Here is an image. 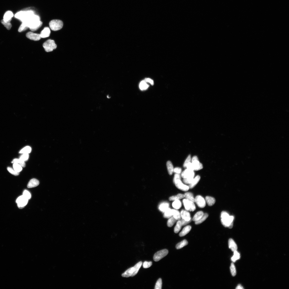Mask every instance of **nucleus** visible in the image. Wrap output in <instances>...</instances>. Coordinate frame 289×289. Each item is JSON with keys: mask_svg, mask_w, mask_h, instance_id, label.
I'll use <instances>...</instances> for the list:
<instances>
[{"mask_svg": "<svg viewBox=\"0 0 289 289\" xmlns=\"http://www.w3.org/2000/svg\"><path fill=\"white\" fill-rule=\"evenodd\" d=\"M194 177H191L187 178H184L183 180V181L185 184H190L193 180Z\"/></svg>", "mask_w": 289, "mask_h": 289, "instance_id": "de8ad7c7", "label": "nucleus"}, {"mask_svg": "<svg viewBox=\"0 0 289 289\" xmlns=\"http://www.w3.org/2000/svg\"><path fill=\"white\" fill-rule=\"evenodd\" d=\"M191 227L190 226L188 225L183 228V230L179 234L180 237H183L186 235L190 231Z\"/></svg>", "mask_w": 289, "mask_h": 289, "instance_id": "aec40b11", "label": "nucleus"}, {"mask_svg": "<svg viewBox=\"0 0 289 289\" xmlns=\"http://www.w3.org/2000/svg\"><path fill=\"white\" fill-rule=\"evenodd\" d=\"M181 171V169L180 168L177 167L175 168L174 169V172L177 174H180Z\"/></svg>", "mask_w": 289, "mask_h": 289, "instance_id": "603ef678", "label": "nucleus"}, {"mask_svg": "<svg viewBox=\"0 0 289 289\" xmlns=\"http://www.w3.org/2000/svg\"><path fill=\"white\" fill-rule=\"evenodd\" d=\"M182 226L181 222L180 220H179L177 222L176 225L174 228V232L175 233H178L181 230Z\"/></svg>", "mask_w": 289, "mask_h": 289, "instance_id": "4c0bfd02", "label": "nucleus"}, {"mask_svg": "<svg viewBox=\"0 0 289 289\" xmlns=\"http://www.w3.org/2000/svg\"><path fill=\"white\" fill-rule=\"evenodd\" d=\"M174 183L176 187L180 190L183 191H186L189 190V188L188 186L182 183L181 180H178L175 181Z\"/></svg>", "mask_w": 289, "mask_h": 289, "instance_id": "9b49d317", "label": "nucleus"}, {"mask_svg": "<svg viewBox=\"0 0 289 289\" xmlns=\"http://www.w3.org/2000/svg\"><path fill=\"white\" fill-rule=\"evenodd\" d=\"M200 177L199 175H198L194 178L191 183L189 184L188 186L189 188L191 189L195 187L200 181Z\"/></svg>", "mask_w": 289, "mask_h": 289, "instance_id": "412c9836", "label": "nucleus"}, {"mask_svg": "<svg viewBox=\"0 0 289 289\" xmlns=\"http://www.w3.org/2000/svg\"><path fill=\"white\" fill-rule=\"evenodd\" d=\"M167 166L169 174L172 175L174 172V167L170 161H168L167 163Z\"/></svg>", "mask_w": 289, "mask_h": 289, "instance_id": "b1692460", "label": "nucleus"}, {"mask_svg": "<svg viewBox=\"0 0 289 289\" xmlns=\"http://www.w3.org/2000/svg\"><path fill=\"white\" fill-rule=\"evenodd\" d=\"M204 214V213L203 212H198L194 216L192 219L195 222L198 221L202 217Z\"/></svg>", "mask_w": 289, "mask_h": 289, "instance_id": "a878e982", "label": "nucleus"}, {"mask_svg": "<svg viewBox=\"0 0 289 289\" xmlns=\"http://www.w3.org/2000/svg\"><path fill=\"white\" fill-rule=\"evenodd\" d=\"M51 31L49 27H45L43 30L41 32L40 34L41 38H46L49 37L50 35Z\"/></svg>", "mask_w": 289, "mask_h": 289, "instance_id": "2eb2a0df", "label": "nucleus"}, {"mask_svg": "<svg viewBox=\"0 0 289 289\" xmlns=\"http://www.w3.org/2000/svg\"><path fill=\"white\" fill-rule=\"evenodd\" d=\"M185 209L186 210L193 212L195 210L196 207L194 202L184 199L183 201Z\"/></svg>", "mask_w": 289, "mask_h": 289, "instance_id": "0eeeda50", "label": "nucleus"}, {"mask_svg": "<svg viewBox=\"0 0 289 289\" xmlns=\"http://www.w3.org/2000/svg\"><path fill=\"white\" fill-rule=\"evenodd\" d=\"M188 244V242L187 240H184L177 244L176 246V249H181L187 245Z\"/></svg>", "mask_w": 289, "mask_h": 289, "instance_id": "c85d7f7f", "label": "nucleus"}, {"mask_svg": "<svg viewBox=\"0 0 289 289\" xmlns=\"http://www.w3.org/2000/svg\"><path fill=\"white\" fill-rule=\"evenodd\" d=\"M143 263L142 261L137 263L133 267V273L132 276L134 277L136 275L139 271L141 266H142Z\"/></svg>", "mask_w": 289, "mask_h": 289, "instance_id": "6ab92c4d", "label": "nucleus"}, {"mask_svg": "<svg viewBox=\"0 0 289 289\" xmlns=\"http://www.w3.org/2000/svg\"><path fill=\"white\" fill-rule=\"evenodd\" d=\"M29 200L22 195L17 199L16 203L19 208H24L28 203Z\"/></svg>", "mask_w": 289, "mask_h": 289, "instance_id": "6e6552de", "label": "nucleus"}, {"mask_svg": "<svg viewBox=\"0 0 289 289\" xmlns=\"http://www.w3.org/2000/svg\"><path fill=\"white\" fill-rule=\"evenodd\" d=\"M23 23L32 32H34L42 26V23L40 20L39 17L34 14L31 17L26 21Z\"/></svg>", "mask_w": 289, "mask_h": 289, "instance_id": "f257e3e1", "label": "nucleus"}, {"mask_svg": "<svg viewBox=\"0 0 289 289\" xmlns=\"http://www.w3.org/2000/svg\"><path fill=\"white\" fill-rule=\"evenodd\" d=\"M191 161L193 166L194 171H199L202 169L203 168L202 164L199 162L197 156H194L192 157Z\"/></svg>", "mask_w": 289, "mask_h": 289, "instance_id": "1a4fd4ad", "label": "nucleus"}, {"mask_svg": "<svg viewBox=\"0 0 289 289\" xmlns=\"http://www.w3.org/2000/svg\"><path fill=\"white\" fill-rule=\"evenodd\" d=\"M26 36L29 39L34 41L39 40L41 38L40 34L34 33L32 32H29L26 34Z\"/></svg>", "mask_w": 289, "mask_h": 289, "instance_id": "f8f14e48", "label": "nucleus"}, {"mask_svg": "<svg viewBox=\"0 0 289 289\" xmlns=\"http://www.w3.org/2000/svg\"><path fill=\"white\" fill-rule=\"evenodd\" d=\"M133 273V267H131L122 274V276L123 277L126 278L132 277Z\"/></svg>", "mask_w": 289, "mask_h": 289, "instance_id": "4be33fe9", "label": "nucleus"}, {"mask_svg": "<svg viewBox=\"0 0 289 289\" xmlns=\"http://www.w3.org/2000/svg\"><path fill=\"white\" fill-rule=\"evenodd\" d=\"M240 258V254L237 251L234 252V255L231 258V260L233 262H235L237 260L239 259Z\"/></svg>", "mask_w": 289, "mask_h": 289, "instance_id": "f704fd0d", "label": "nucleus"}, {"mask_svg": "<svg viewBox=\"0 0 289 289\" xmlns=\"http://www.w3.org/2000/svg\"><path fill=\"white\" fill-rule=\"evenodd\" d=\"M152 265V262L151 261L148 262L145 261L143 264V267L144 268H148L150 267Z\"/></svg>", "mask_w": 289, "mask_h": 289, "instance_id": "8fccbe9b", "label": "nucleus"}, {"mask_svg": "<svg viewBox=\"0 0 289 289\" xmlns=\"http://www.w3.org/2000/svg\"><path fill=\"white\" fill-rule=\"evenodd\" d=\"M221 222L222 224L226 227L230 229L232 228L234 217L230 216L227 213L223 211L221 214Z\"/></svg>", "mask_w": 289, "mask_h": 289, "instance_id": "f03ea898", "label": "nucleus"}, {"mask_svg": "<svg viewBox=\"0 0 289 289\" xmlns=\"http://www.w3.org/2000/svg\"><path fill=\"white\" fill-rule=\"evenodd\" d=\"M181 215L182 219L185 221H190L191 220L190 213L186 211L183 210L181 212Z\"/></svg>", "mask_w": 289, "mask_h": 289, "instance_id": "4468645a", "label": "nucleus"}, {"mask_svg": "<svg viewBox=\"0 0 289 289\" xmlns=\"http://www.w3.org/2000/svg\"><path fill=\"white\" fill-rule=\"evenodd\" d=\"M184 195L185 199L192 202H195V199L194 198L193 194L191 193L190 192L185 193Z\"/></svg>", "mask_w": 289, "mask_h": 289, "instance_id": "393cba45", "label": "nucleus"}, {"mask_svg": "<svg viewBox=\"0 0 289 289\" xmlns=\"http://www.w3.org/2000/svg\"><path fill=\"white\" fill-rule=\"evenodd\" d=\"M194 173L193 171H192L187 169L182 173L181 177L183 178H187L191 177H194Z\"/></svg>", "mask_w": 289, "mask_h": 289, "instance_id": "ddd939ff", "label": "nucleus"}, {"mask_svg": "<svg viewBox=\"0 0 289 289\" xmlns=\"http://www.w3.org/2000/svg\"><path fill=\"white\" fill-rule=\"evenodd\" d=\"M162 281L161 278H160L157 281L155 287V289H161L162 286Z\"/></svg>", "mask_w": 289, "mask_h": 289, "instance_id": "79ce46f5", "label": "nucleus"}, {"mask_svg": "<svg viewBox=\"0 0 289 289\" xmlns=\"http://www.w3.org/2000/svg\"><path fill=\"white\" fill-rule=\"evenodd\" d=\"M236 289H244V288H243V287H242V286L241 285H239L238 286H237V287L236 288Z\"/></svg>", "mask_w": 289, "mask_h": 289, "instance_id": "6e6d98bb", "label": "nucleus"}, {"mask_svg": "<svg viewBox=\"0 0 289 289\" xmlns=\"http://www.w3.org/2000/svg\"><path fill=\"white\" fill-rule=\"evenodd\" d=\"M206 200L208 205L210 206H212L215 204L216 202L214 198L208 196L206 197Z\"/></svg>", "mask_w": 289, "mask_h": 289, "instance_id": "5701e85b", "label": "nucleus"}, {"mask_svg": "<svg viewBox=\"0 0 289 289\" xmlns=\"http://www.w3.org/2000/svg\"><path fill=\"white\" fill-rule=\"evenodd\" d=\"M173 216L172 209L168 208L165 212L164 217L165 218H169Z\"/></svg>", "mask_w": 289, "mask_h": 289, "instance_id": "e433bc0d", "label": "nucleus"}, {"mask_svg": "<svg viewBox=\"0 0 289 289\" xmlns=\"http://www.w3.org/2000/svg\"><path fill=\"white\" fill-rule=\"evenodd\" d=\"M39 184V182L38 180L36 179H33L30 181L27 187L29 188L35 187L37 186Z\"/></svg>", "mask_w": 289, "mask_h": 289, "instance_id": "dca6fc26", "label": "nucleus"}, {"mask_svg": "<svg viewBox=\"0 0 289 289\" xmlns=\"http://www.w3.org/2000/svg\"><path fill=\"white\" fill-rule=\"evenodd\" d=\"M34 14V12L32 11H20L16 14L15 17L23 22L26 21L30 17Z\"/></svg>", "mask_w": 289, "mask_h": 289, "instance_id": "7ed1b4c3", "label": "nucleus"}, {"mask_svg": "<svg viewBox=\"0 0 289 289\" xmlns=\"http://www.w3.org/2000/svg\"><path fill=\"white\" fill-rule=\"evenodd\" d=\"M169 205L167 203H164L160 205L159 209L161 211L165 212L168 208Z\"/></svg>", "mask_w": 289, "mask_h": 289, "instance_id": "58836bf2", "label": "nucleus"}, {"mask_svg": "<svg viewBox=\"0 0 289 289\" xmlns=\"http://www.w3.org/2000/svg\"><path fill=\"white\" fill-rule=\"evenodd\" d=\"M181 176L179 174H176L175 175L174 182L175 181L178 180H181Z\"/></svg>", "mask_w": 289, "mask_h": 289, "instance_id": "864d4df0", "label": "nucleus"}, {"mask_svg": "<svg viewBox=\"0 0 289 289\" xmlns=\"http://www.w3.org/2000/svg\"><path fill=\"white\" fill-rule=\"evenodd\" d=\"M181 205V203L179 200L175 201L172 204L173 207L177 209L180 208Z\"/></svg>", "mask_w": 289, "mask_h": 289, "instance_id": "473e14b6", "label": "nucleus"}, {"mask_svg": "<svg viewBox=\"0 0 289 289\" xmlns=\"http://www.w3.org/2000/svg\"><path fill=\"white\" fill-rule=\"evenodd\" d=\"M191 156L190 155H189L187 158L186 160H185L183 166L184 167H186L187 165L189 163L191 162Z\"/></svg>", "mask_w": 289, "mask_h": 289, "instance_id": "09e8293b", "label": "nucleus"}, {"mask_svg": "<svg viewBox=\"0 0 289 289\" xmlns=\"http://www.w3.org/2000/svg\"><path fill=\"white\" fill-rule=\"evenodd\" d=\"M173 216L177 220H179L181 219V214L178 211L174 209H172Z\"/></svg>", "mask_w": 289, "mask_h": 289, "instance_id": "bb28decb", "label": "nucleus"}, {"mask_svg": "<svg viewBox=\"0 0 289 289\" xmlns=\"http://www.w3.org/2000/svg\"><path fill=\"white\" fill-rule=\"evenodd\" d=\"M228 245L229 248L231 249L233 252L237 251V246L236 244L232 239H230L228 241Z\"/></svg>", "mask_w": 289, "mask_h": 289, "instance_id": "a211bd4d", "label": "nucleus"}, {"mask_svg": "<svg viewBox=\"0 0 289 289\" xmlns=\"http://www.w3.org/2000/svg\"><path fill=\"white\" fill-rule=\"evenodd\" d=\"M208 217V215L207 213H205L200 219L198 220V221L195 222V224L198 225L201 224V223L204 222L207 218Z\"/></svg>", "mask_w": 289, "mask_h": 289, "instance_id": "72a5a7b5", "label": "nucleus"}, {"mask_svg": "<svg viewBox=\"0 0 289 289\" xmlns=\"http://www.w3.org/2000/svg\"><path fill=\"white\" fill-rule=\"evenodd\" d=\"M146 82H149L151 85H154V82L153 80L150 78H146L145 80H144Z\"/></svg>", "mask_w": 289, "mask_h": 289, "instance_id": "5fc2aeb1", "label": "nucleus"}, {"mask_svg": "<svg viewBox=\"0 0 289 289\" xmlns=\"http://www.w3.org/2000/svg\"><path fill=\"white\" fill-rule=\"evenodd\" d=\"M184 197V195L179 194H178L177 195L174 196L170 197L169 198V200L170 201H175L176 200H180V199L183 198Z\"/></svg>", "mask_w": 289, "mask_h": 289, "instance_id": "cd10ccee", "label": "nucleus"}, {"mask_svg": "<svg viewBox=\"0 0 289 289\" xmlns=\"http://www.w3.org/2000/svg\"><path fill=\"white\" fill-rule=\"evenodd\" d=\"M182 226L185 225L190 223L191 221V220L190 221H185L183 219L180 220Z\"/></svg>", "mask_w": 289, "mask_h": 289, "instance_id": "3c124183", "label": "nucleus"}, {"mask_svg": "<svg viewBox=\"0 0 289 289\" xmlns=\"http://www.w3.org/2000/svg\"><path fill=\"white\" fill-rule=\"evenodd\" d=\"M13 163H18L22 167H25L26 165L25 162L24 161L19 159H13L12 161Z\"/></svg>", "mask_w": 289, "mask_h": 289, "instance_id": "ea45409f", "label": "nucleus"}, {"mask_svg": "<svg viewBox=\"0 0 289 289\" xmlns=\"http://www.w3.org/2000/svg\"><path fill=\"white\" fill-rule=\"evenodd\" d=\"M230 269L232 276L233 277L235 276L236 274V270L235 265L233 263H231Z\"/></svg>", "mask_w": 289, "mask_h": 289, "instance_id": "37998d69", "label": "nucleus"}, {"mask_svg": "<svg viewBox=\"0 0 289 289\" xmlns=\"http://www.w3.org/2000/svg\"><path fill=\"white\" fill-rule=\"evenodd\" d=\"M23 195L28 200L31 197V195L30 192L26 190H24L23 192Z\"/></svg>", "mask_w": 289, "mask_h": 289, "instance_id": "a18cd8bd", "label": "nucleus"}, {"mask_svg": "<svg viewBox=\"0 0 289 289\" xmlns=\"http://www.w3.org/2000/svg\"><path fill=\"white\" fill-rule=\"evenodd\" d=\"M7 169L10 173L15 175V176H18L19 174V173L17 172L14 170L11 167H8Z\"/></svg>", "mask_w": 289, "mask_h": 289, "instance_id": "49530a36", "label": "nucleus"}, {"mask_svg": "<svg viewBox=\"0 0 289 289\" xmlns=\"http://www.w3.org/2000/svg\"><path fill=\"white\" fill-rule=\"evenodd\" d=\"M32 148L29 146H27L23 148L20 151L19 153L21 154H29L31 152Z\"/></svg>", "mask_w": 289, "mask_h": 289, "instance_id": "c756f323", "label": "nucleus"}, {"mask_svg": "<svg viewBox=\"0 0 289 289\" xmlns=\"http://www.w3.org/2000/svg\"><path fill=\"white\" fill-rule=\"evenodd\" d=\"M13 16V14L12 11H8L5 13L3 20L5 22H11Z\"/></svg>", "mask_w": 289, "mask_h": 289, "instance_id": "f3484780", "label": "nucleus"}, {"mask_svg": "<svg viewBox=\"0 0 289 289\" xmlns=\"http://www.w3.org/2000/svg\"><path fill=\"white\" fill-rule=\"evenodd\" d=\"M43 46L45 50L47 52L52 51L57 47V45L54 41L50 39L47 40L44 42Z\"/></svg>", "mask_w": 289, "mask_h": 289, "instance_id": "39448f33", "label": "nucleus"}, {"mask_svg": "<svg viewBox=\"0 0 289 289\" xmlns=\"http://www.w3.org/2000/svg\"><path fill=\"white\" fill-rule=\"evenodd\" d=\"M13 169L17 172L19 173L22 170V167L18 163H13Z\"/></svg>", "mask_w": 289, "mask_h": 289, "instance_id": "7c9ffc66", "label": "nucleus"}, {"mask_svg": "<svg viewBox=\"0 0 289 289\" xmlns=\"http://www.w3.org/2000/svg\"><path fill=\"white\" fill-rule=\"evenodd\" d=\"M195 202L199 207L201 208H204L206 205V201L204 198L200 195H198L196 197Z\"/></svg>", "mask_w": 289, "mask_h": 289, "instance_id": "9d476101", "label": "nucleus"}, {"mask_svg": "<svg viewBox=\"0 0 289 289\" xmlns=\"http://www.w3.org/2000/svg\"><path fill=\"white\" fill-rule=\"evenodd\" d=\"M168 253V251L167 249H164L159 251L154 254L153 260L155 261H159L167 256Z\"/></svg>", "mask_w": 289, "mask_h": 289, "instance_id": "423d86ee", "label": "nucleus"}, {"mask_svg": "<svg viewBox=\"0 0 289 289\" xmlns=\"http://www.w3.org/2000/svg\"><path fill=\"white\" fill-rule=\"evenodd\" d=\"M49 25L51 30L56 31L63 28V23L61 20H53L50 22Z\"/></svg>", "mask_w": 289, "mask_h": 289, "instance_id": "20e7f679", "label": "nucleus"}, {"mask_svg": "<svg viewBox=\"0 0 289 289\" xmlns=\"http://www.w3.org/2000/svg\"><path fill=\"white\" fill-rule=\"evenodd\" d=\"M177 220L175 219L174 217H172L169 219L167 222V224L169 227H171L174 224Z\"/></svg>", "mask_w": 289, "mask_h": 289, "instance_id": "c9c22d12", "label": "nucleus"}, {"mask_svg": "<svg viewBox=\"0 0 289 289\" xmlns=\"http://www.w3.org/2000/svg\"><path fill=\"white\" fill-rule=\"evenodd\" d=\"M1 22L7 30H10L11 29L12 26L10 22H5L2 19L1 21Z\"/></svg>", "mask_w": 289, "mask_h": 289, "instance_id": "a19ab883", "label": "nucleus"}, {"mask_svg": "<svg viewBox=\"0 0 289 289\" xmlns=\"http://www.w3.org/2000/svg\"><path fill=\"white\" fill-rule=\"evenodd\" d=\"M149 85H148L144 81H141L139 85L140 89L141 90H146L148 88Z\"/></svg>", "mask_w": 289, "mask_h": 289, "instance_id": "2f4dec72", "label": "nucleus"}, {"mask_svg": "<svg viewBox=\"0 0 289 289\" xmlns=\"http://www.w3.org/2000/svg\"><path fill=\"white\" fill-rule=\"evenodd\" d=\"M29 157V154H23L20 157L19 159L25 162L28 160Z\"/></svg>", "mask_w": 289, "mask_h": 289, "instance_id": "c03bdc74", "label": "nucleus"}]
</instances>
